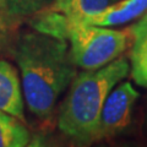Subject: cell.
Segmentation results:
<instances>
[{"instance_id": "cell-1", "label": "cell", "mask_w": 147, "mask_h": 147, "mask_svg": "<svg viewBox=\"0 0 147 147\" xmlns=\"http://www.w3.org/2000/svg\"><path fill=\"white\" fill-rule=\"evenodd\" d=\"M13 57L30 112L38 119L49 118L77 74L66 39L39 32L24 33L13 45Z\"/></svg>"}, {"instance_id": "cell-2", "label": "cell", "mask_w": 147, "mask_h": 147, "mask_svg": "<svg viewBox=\"0 0 147 147\" xmlns=\"http://www.w3.org/2000/svg\"><path fill=\"white\" fill-rule=\"evenodd\" d=\"M129 70L127 59L120 55L103 67L76 74L59 110V130L81 145L98 141L104 100L117 84L127 76Z\"/></svg>"}, {"instance_id": "cell-3", "label": "cell", "mask_w": 147, "mask_h": 147, "mask_svg": "<svg viewBox=\"0 0 147 147\" xmlns=\"http://www.w3.org/2000/svg\"><path fill=\"white\" fill-rule=\"evenodd\" d=\"M71 58L77 67L96 70L112 63L134 43L131 26L113 30L107 26L76 24L71 27L67 39Z\"/></svg>"}, {"instance_id": "cell-4", "label": "cell", "mask_w": 147, "mask_h": 147, "mask_svg": "<svg viewBox=\"0 0 147 147\" xmlns=\"http://www.w3.org/2000/svg\"><path fill=\"white\" fill-rule=\"evenodd\" d=\"M139 96L129 81L119 84L109 92L100 113L98 141L112 139L130 125L132 109Z\"/></svg>"}, {"instance_id": "cell-5", "label": "cell", "mask_w": 147, "mask_h": 147, "mask_svg": "<svg viewBox=\"0 0 147 147\" xmlns=\"http://www.w3.org/2000/svg\"><path fill=\"white\" fill-rule=\"evenodd\" d=\"M0 110L26 124L20 77L12 64L4 59H0Z\"/></svg>"}, {"instance_id": "cell-6", "label": "cell", "mask_w": 147, "mask_h": 147, "mask_svg": "<svg viewBox=\"0 0 147 147\" xmlns=\"http://www.w3.org/2000/svg\"><path fill=\"white\" fill-rule=\"evenodd\" d=\"M147 12V0H119L93 16L86 17L77 24L96 26H119L140 18ZM76 25V24H75Z\"/></svg>"}, {"instance_id": "cell-7", "label": "cell", "mask_w": 147, "mask_h": 147, "mask_svg": "<svg viewBox=\"0 0 147 147\" xmlns=\"http://www.w3.org/2000/svg\"><path fill=\"white\" fill-rule=\"evenodd\" d=\"M28 24L36 32L47 34L54 38L67 39L72 24L60 12L45 6L28 17Z\"/></svg>"}, {"instance_id": "cell-8", "label": "cell", "mask_w": 147, "mask_h": 147, "mask_svg": "<svg viewBox=\"0 0 147 147\" xmlns=\"http://www.w3.org/2000/svg\"><path fill=\"white\" fill-rule=\"evenodd\" d=\"M119 0H53L49 9L65 15L72 26L86 17L93 16Z\"/></svg>"}, {"instance_id": "cell-9", "label": "cell", "mask_w": 147, "mask_h": 147, "mask_svg": "<svg viewBox=\"0 0 147 147\" xmlns=\"http://www.w3.org/2000/svg\"><path fill=\"white\" fill-rule=\"evenodd\" d=\"M132 33L134 43L130 53L131 76L139 86L147 88V26L132 30Z\"/></svg>"}, {"instance_id": "cell-10", "label": "cell", "mask_w": 147, "mask_h": 147, "mask_svg": "<svg viewBox=\"0 0 147 147\" xmlns=\"http://www.w3.org/2000/svg\"><path fill=\"white\" fill-rule=\"evenodd\" d=\"M31 142V134L25 123L0 110V147H25Z\"/></svg>"}, {"instance_id": "cell-11", "label": "cell", "mask_w": 147, "mask_h": 147, "mask_svg": "<svg viewBox=\"0 0 147 147\" xmlns=\"http://www.w3.org/2000/svg\"><path fill=\"white\" fill-rule=\"evenodd\" d=\"M49 0H6L7 9L18 25L40 9L48 6Z\"/></svg>"}, {"instance_id": "cell-12", "label": "cell", "mask_w": 147, "mask_h": 147, "mask_svg": "<svg viewBox=\"0 0 147 147\" xmlns=\"http://www.w3.org/2000/svg\"><path fill=\"white\" fill-rule=\"evenodd\" d=\"M18 26L17 22L13 20L10 11L7 9L6 0H0V31L3 33H9Z\"/></svg>"}, {"instance_id": "cell-13", "label": "cell", "mask_w": 147, "mask_h": 147, "mask_svg": "<svg viewBox=\"0 0 147 147\" xmlns=\"http://www.w3.org/2000/svg\"><path fill=\"white\" fill-rule=\"evenodd\" d=\"M146 26H147V12L145 13L144 16L140 17V20L137 21L135 25L131 26V28L132 30H139V28H142V27H146Z\"/></svg>"}, {"instance_id": "cell-14", "label": "cell", "mask_w": 147, "mask_h": 147, "mask_svg": "<svg viewBox=\"0 0 147 147\" xmlns=\"http://www.w3.org/2000/svg\"><path fill=\"white\" fill-rule=\"evenodd\" d=\"M5 34H6V33H3V32L0 31V44L3 43V40H4V37H5Z\"/></svg>"}]
</instances>
